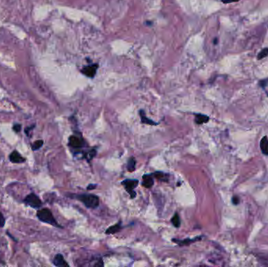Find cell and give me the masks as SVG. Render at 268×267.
<instances>
[{
	"mask_svg": "<svg viewBox=\"0 0 268 267\" xmlns=\"http://www.w3.org/2000/svg\"><path fill=\"white\" fill-rule=\"evenodd\" d=\"M37 215L38 219L40 220L42 223H48V224H50L52 226H56V227H61L60 225L58 224V223L57 222V220L54 219L53 215L52 214L51 211L49 209H42L40 210H39L37 212Z\"/></svg>",
	"mask_w": 268,
	"mask_h": 267,
	"instance_id": "6da1fadb",
	"label": "cell"
},
{
	"mask_svg": "<svg viewBox=\"0 0 268 267\" xmlns=\"http://www.w3.org/2000/svg\"><path fill=\"white\" fill-rule=\"evenodd\" d=\"M76 197L89 209H96L100 204L99 197L94 194H80L77 195Z\"/></svg>",
	"mask_w": 268,
	"mask_h": 267,
	"instance_id": "7a4b0ae2",
	"label": "cell"
},
{
	"mask_svg": "<svg viewBox=\"0 0 268 267\" xmlns=\"http://www.w3.org/2000/svg\"><path fill=\"white\" fill-rule=\"evenodd\" d=\"M24 202L25 204L33 208V209H39L42 206V201L40 200V198L33 193L26 196V197L24 199Z\"/></svg>",
	"mask_w": 268,
	"mask_h": 267,
	"instance_id": "3957f363",
	"label": "cell"
},
{
	"mask_svg": "<svg viewBox=\"0 0 268 267\" xmlns=\"http://www.w3.org/2000/svg\"><path fill=\"white\" fill-rule=\"evenodd\" d=\"M139 181L137 180H126L122 182V184L125 186L126 190L130 194L132 198H134L137 196V193L133 191L134 188H136L138 185Z\"/></svg>",
	"mask_w": 268,
	"mask_h": 267,
	"instance_id": "277c9868",
	"label": "cell"
},
{
	"mask_svg": "<svg viewBox=\"0 0 268 267\" xmlns=\"http://www.w3.org/2000/svg\"><path fill=\"white\" fill-rule=\"evenodd\" d=\"M99 65L98 64H94L92 65H88V66H85L82 70L81 72L88 78H94V76L97 74V68H98Z\"/></svg>",
	"mask_w": 268,
	"mask_h": 267,
	"instance_id": "5b68a950",
	"label": "cell"
},
{
	"mask_svg": "<svg viewBox=\"0 0 268 267\" xmlns=\"http://www.w3.org/2000/svg\"><path fill=\"white\" fill-rule=\"evenodd\" d=\"M9 161L14 164H20V163H24L26 159L20 155V153L17 151H14L9 154Z\"/></svg>",
	"mask_w": 268,
	"mask_h": 267,
	"instance_id": "8992f818",
	"label": "cell"
},
{
	"mask_svg": "<svg viewBox=\"0 0 268 267\" xmlns=\"http://www.w3.org/2000/svg\"><path fill=\"white\" fill-rule=\"evenodd\" d=\"M53 265L56 266H69L68 263H67V262L65 261V259H64V256L61 254H57L55 255L53 259Z\"/></svg>",
	"mask_w": 268,
	"mask_h": 267,
	"instance_id": "52a82bcc",
	"label": "cell"
},
{
	"mask_svg": "<svg viewBox=\"0 0 268 267\" xmlns=\"http://www.w3.org/2000/svg\"><path fill=\"white\" fill-rule=\"evenodd\" d=\"M69 145L74 148H79L82 147L83 143L79 137L75 136H71L69 137Z\"/></svg>",
	"mask_w": 268,
	"mask_h": 267,
	"instance_id": "ba28073f",
	"label": "cell"
},
{
	"mask_svg": "<svg viewBox=\"0 0 268 267\" xmlns=\"http://www.w3.org/2000/svg\"><path fill=\"white\" fill-rule=\"evenodd\" d=\"M143 186L146 188H151L154 185V180H153L152 175H144L143 176V182H142Z\"/></svg>",
	"mask_w": 268,
	"mask_h": 267,
	"instance_id": "9c48e42d",
	"label": "cell"
},
{
	"mask_svg": "<svg viewBox=\"0 0 268 267\" xmlns=\"http://www.w3.org/2000/svg\"><path fill=\"white\" fill-rule=\"evenodd\" d=\"M152 176H154V178H156L157 180H160L162 182H168L169 181V177L170 175L167 173L162 172H156L152 174Z\"/></svg>",
	"mask_w": 268,
	"mask_h": 267,
	"instance_id": "30bf717a",
	"label": "cell"
},
{
	"mask_svg": "<svg viewBox=\"0 0 268 267\" xmlns=\"http://www.w3.org/2000/svg\"><path fill=\"white\" fill-rule=\"evenodd\" d=\"M209 120V118L207 115L198 114L195 115V119H194V121H195L196 124L202 125V124H204V123L208 122Z\"/></svg>",
	"mask_w": 268,
	"mask_h": 267,
	"instance_id": "8fae6325",
	"label": "cell"
},
{
	"mask_svg": "<svg viewBox=\"0 0 268 267\" xmlns=\"http://www.w3.org/2000/svg\"><path fill=\"white\" fill-rule=\"evenodd\" d=\"M260 149L262 153L265 155H268V139L267 136H264L260 140Z\"/></svg>",
	"mask_w": 268,
	"mask_h": 267,
	"instance_id": "7c38bea8",
	"label": "cell"
},
{
	"mask_svg": "<svg viewBox=\"0 0 268 267\" xmlns=\"http://www.w3.org/2000/svg\"><path fill=\"white\" fill-rule=\"evenodd\" d=\"M140 118H141V122L142 123L151 125H157L159 124V123L155 122V121H152V120H151V119H149L148 118H147L146 115H145L144 111H143V110L140 111Z\"/></svg>",
	"mask_w": 268,
	"mask_h": 267,
	"instance_id": "4fadbf2b",
	"label": "cell"
},
{
	"mask_svg": "<svg viewBox=\"0 0 268 267\" xmlns=\"http://www.w3.org/2000/svg\"><path fill=\"white\" fill-rule=\"evenodd\" d=\"M121 230H122L121 224L120 223H119V224L113 225V226L108 227L106 230V233L107 234H113V233H118V232L120 231Z\"/></svg>",
	"mask_w": 268,
	"mask_h": 267,
	"instance_id": "5bb4252c",
	"label": "cell"
},
{
	"mask_svg": "<svg viewBox=\"0 0 268 267\" xmlns=\"http://www.w3.org/2000/svg\"><path fill=\"white\" fill-rule=\"evenodd\" d=\"M196 240H198L197 238L196 239H185V240H176V239H173V241H176V243H177V244H180V245L183 246V245H188V244H190L191 243H193L194 241H195Z\"/></svg>",
	"mask_w": 268,
	"mask_h": 267,
	"instance_id": "9a60e30c",
	"label": "cell"
},
{
	"mask_svg": "<svg viewBox=\"0 0 268 267\" xmlns=\"http://www.w3.org/2000/svg\"><path fill=\"white\" fill-rule=\"evenodd\" d=\"M136 160L134 158H130V160L128 161V165H127V169H128L129 172H132L135 171L136 169Z\"/></svg>",
	"mask_w": 268,
	"mask_h": 267,
	"instance_id": "2e32d148",
	"label": "cell"
},
{
	"mask_svg": "<svg viewBox=\"0 0 268 267\" xmlns=\"http://www.w3.org/2000/svg\"><path fill=\"white\" fill-rule=\"evenodd\" d=\"M44 142L43 140H36V141H35L34 143L31 144V147H32V151H37V150L40 149L41 147H42V146L43 145Z\"/></svg>",
	"mask_w": 268,
	"mask_h": 267,
	"instance_id": "e0dca14e",
	"label": "cell"
},
{
	"mask_svg": "<svg viewBox=\"0 0 268 267\" xmlns=\"http://www.w3.org/2000/svg\"><path fill=\"white\" fill-rule=\"evenodd\" d=\"M172 223H173V226H175V227H180V216H179V215L177 213L175 214L174 215H173V217L172 218L171 220Z\"/></svg>",
	"mask_w": 268,
	"mask_h": 267,
	"instance_id": "ac0fdd59",
	"label": "cell"
},
{
	"mask_svg": "<svg viewBox=\"0 0 268 267\" xmlns=\"http://www.w3.org/2000/svg\"><path fill=\"white\" fill-rule=\"evenodd\" d=\"M267 56H268V48H264V49H263L259 53V54H258L257 56V59L258 60H261V59L263 58H265V57H267Z\"/></svg>",
	"mask_w": 268,
	"mask_h": 267,
	"instance_id": "d6986e66",
	"label": "cell"
},
{
	"mask_svg": "<svg viewBox=\"0 0 268 267\" xmlns=\"http://www.w3.org/2000/svg\"><path fill=\"white\" fill-rule=\"evenodd\" d=\"M13 129L15 132H19L21 130V125L20 124H14L13 126Z\"/></svg>",
	"mask_w": 268,
	"mask_h": 267,
	"instance_id": "ffe728a7",
	"label": "cell"
},
{
	"mask_svg": "<svg viewBox=\"0 0 268 267\" xmlns=\"http://www.w3.org/2000/svg\"><path fill=\"white\" fill-rule=\"evenodd\" d=\"M5 223H6V220H5L4 216H3V214L0 212V228L3 227L5 225Z\"/></svg>",
	"mask_w": 268,
	"mask_h": 267,
	"instance_id": "44dd1931",
	"label": "cell"
},
{
	"mask_svg": "<svg viewBox=\"0 0 268 267\" xmlns=\"http://www.w3.org/2000/svg\"><path fill=\"white\" fill-rule=\"evenodd\" d=\"M95 155H96V151L95 150H92V151L88 153V158H88V160H91L95 157Z\"/></svg>",
	"mask_w": 268,
	"mask_h": 267,
	"instance_id": "7402d4cb",
	"label": "cell"
},
{
	"mask_svg": "<svg viewBox=\"0 0 268 267\" xmlns=\"http://www.w3.org/2000/svg\"><path fill=\"white\" fill-rule=\"evenodd\" d=\"M267 83H268V80L267 79H265V80H261V81H260L259 84H260V86H261V87L264 88L266 86H267Z\"/></svg>",
	"mask_w": 268,
	"mask_h": 267,
	"instance_id": "603a6c76",
	"label": "cell"
},
{
	"mask_svg": "<svg viewBox=\"0 0 268 267\" xmlns=\"http://www.w3.org/2000/svg\"><path fill=\"white\" fill-rule=\"evenodd\" d=\"M232 202L234 204H239V197H236V196L233 197Z\"/></svg>",
	"mask_w": 268,
	"mask_h": 267,
	"instance_id": "cb8c5ba5",
	"label": "cell"
},
{
	"mask_svg": "<svg viewBox=\"0 0 268 267\" xmlns=\"http://www.w3.org/2000/svg\"><path fill=\"white\" fill-rule=\"evenodd\" d=\"M35 127V125H31V126H29V127H28V128H26V129H25V133L27 134V135L28 136V132H29L30 130H31V129H33V128Z\"/></svg>",
	"mask_w": 268,
	"mask_h": 267,
	"instance_id": "d4e9b609",
	"label": "cell"
},
{
	"mask_svg": "<svg viewBox=\"0 0 268 267\" xmlns=\"http://www.w3.org/2000/svg\"><path fill=\"white\" fill-rule=\"evenodd\" d=\"M239 0H222V3H235V2H238Z\"/></svg>",
	"mask_w": 268,
	"mask_h": 267,
	"instance_id": "484cf974",
	"label": "cell"
},
{
	"mask_svg": "<svg viewBox=\"0 0 268 267\" xmlns=\"http://www.w3.org/2000/svg\"><path fill=\"white\" fill-rule=\"evenodd\" d=\"M97 187V185H89V186L87 187V190H92V189H95V188Z\"/></svg>",
	"mask_w": 268,
	"mask_h": 267,
	"instance_id": "4316f807",
	"label": "cell"
},
{
	"mask_svg": "<svg viewBox=\"0 0 268 267\" xmlns=\"http://www.w3.org/2000/svg\"><path fill=\"white\" fill-rule=\"evenodd\" d=\"M217 43V39H215L214 40V44H216Z\"/></svg>",
	"mask_w": 268,
	"mask_h": 267,
	"instance_id": "83f0119b",
	"label": "cell"
}]
</instances>
